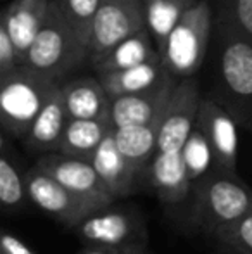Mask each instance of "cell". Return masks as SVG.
Here are the masks:
<instances>
[{
    "label": "cell",
    "mask_w": 252,
    "mask_h": 254,
    "mask_svg": "<svg viewBox=\"0 0 252 254\" xmlns=\"http://www.w3.org/2000/svg\"><path fill=\"white\" fill-rule=\"evenodd\" d=\"M92 164L104 180L105 187L111 190L114 199H125L137 190L138 173L133 164L123 156L116 144L114 128L101 142L99 149L92 157Z\"/></svg>",
    "instance_id": "15"
},
{
    "label": "cell",
    "mask_w": 252,
    "mask_h": 254,
    "mask_svg": "<svg viewBox=\"0 0 252 254\" xmlns=\"http://www.w3.org/2000/svg\"><path fill=\"white\" fill-rule=\"evenodd\" d=\"M49 7L50 0H12L0 16L23 61L47 19Z\"/></svg>",
    "instance_id": "17"
},
{
    "label": "cell",
    "mask_w": 252,
    "mask_h": 254,
    "mask_svg": "<svg viewBox=\"0 0 252 254\" xmlns=\"http://www.w3.org/2000/svg\"><path fill=\"white\" fill-rule=\"evenodd\" d=\"M24 177L31 204L71 230L90 213L102 207L78 195L38 166L28 168Z\"/></svg>",
    "instance_id": "6"
},
{
    "label": "cell",
    "mask_w": 252,
    "mask_h": 254,
    "mask_svg": "<svg viewBox=\"0 0 252 254\" xmlns=\"http://www.w3.org/2000/svg\"><path fill=\"white\" fill-rule=\"evenodd\" d=\"M0 254H35V253L23 241H19L16 235L9 234V232H3L2 241H0Z\"/></svg>",
    "instance_id": "30"
},
{
    "label": "cell",
    "mask_w": 252,
    "mask_h": 254,
    "mask_svg": "<svg viewBox=\"0 0 252 254\" xmlns=\"http://www.w3.org/2000/svg\"><path fill=\"white\" fill-rule=\"evenodd\" d=\"M35 166L52 175L55 180L76 192L78 195L99 204V206H107V204L116 202L114 195L105 187L104 180L97 173L92 161L66 156L61 152H49L44 154L35 163Z\"/></svg>",
    "instance_id": "10"
},
{
    "label": "cell",
    "mask_w": 252,
    "mask_h": 254,
    "mask_svg": "<svg viewBox=\"0 0 252 254\" xmlns=\"http://www.w3.org/2000/svg\"><path fill=\"white\" fill-rule=\"evenodd\" d=\"M211 3L199 0L183 14L159 52L164 67L178 80L194 76L201 67L211 35Z\"/></svg>",
    "instance_id": "4"
},
{
    "label": "cell",
    "mask_w": 252,
    "mask_h": 254,
    "mask_svg": "<svg viewBox=\"0 0 252 254\" xmlns=\"http://www.w3.org/2000/svg\"><path fill=\"white\" fill-rule=\"evenodd\" d=\"M225 21L252 42V0H225Z\"/></svg>",
    "instance_id": "27"
},
{
    "label": "cell",
    "mask_w": 252,
    "mask_h": 254,
    "mask_svg": "<svg viewBox=\"0 0 252 254\" xmlns=\"http://www.w3.org/2000/svg\"><path fill=\"white\" fill-rule=\"evenodd\" d=\"M201 99L199 81L194 76L178 80L164 111L157 138V152L182 151L197 123Z\"/></svg>",
    "instance_id": "9"
},
{
    "label": "cell",
    "mask_w": 252,
    "mask_h": 254,
    "mask_svg": "<svg viewBox=\"0 0 252 254\" xmlns=\"http://www.w3.org/2000/svg\"><path fill=\"white\" fill-rule=\"evenodd\" d=\"M169 71L164 67L161 59L149 61V63L138 64V66L128 67L121 71H112V73L97 74L101 83L104 85L109 97H121L128 94H137V92L147 90L154 87L155 83L168 76Z\"/></svg>",
    "instance_id": "21"
},
{
    "label": "cell",
    "mask_w": 252,
    "mask_h": 254,
    "mask_svg": "<svg viewBox=\"0 0 252 254\" xmlns=\"http://www.w3.org/2000/svg\"><path fill=\"white\" fill-rule=\"evenodd\" d=\"M164 206H182L192 197V184L182 151L155 152L140 173V180Z\"/></svg>",
    "instance_id": "12"
},
{
    "label": "cell",
    "mask_w": 252,
    "mask_h": 254,
    "mask_svg": "<svg viewBox=\"0 0 252 254\" xmlns=\"http://www.w3.org/2000/svg\"><path fill=\"white\" fill-rule=\"evenodd\" d=\"M251 209L252 189L237 173L212 168L192 187L190 221L209 235Z\"/></svg>",
    "instance_id": "3"
},
{
    "label": "cell",
    "mask_w": 252,
    "mask_h": 254,
    "mask_svg": "<svg viewBox=\"0 0 252 254\" xmlns=\"http://www.w3.org/2000/svg\"><path fill=\"white\" fill-rule=\"evenodd\" d=\"M144 30L147 26L142 0H101L88 45V63H95L119 42Z\"/></svg>",
    "instance_id": "7"
},
{
    "label": "cell",
    "mask_w": 252,
    "mask_h": 254,
    "mask_svg": "<svg viewBox=\"0 0 252 254\" xmlns=\"http://www.w3.org/2000/svg\"><path fill=\"white\" fill-rule=\"evenodd\" d=\"M162 118H164V114L152 120L151 123L114 128L116 144H118L119 151L123 152V156L137 170L138 180H140V173L144 171V168L152 159V156L157 152V138Z\"/></svg>",
    "instance_id": "20"
},
{
    "label": "cell",
    "mask_w": 252,
    "mask_h": 254,
    "mask_svg": "<svg viewBox=\"0 0 252 254\" xmlns=\"http://www.w3.org/2000/svg\"><path fill=\"white\" fill-rule=\"evenodd\" d=\"M9 135L2 133V147H0V207L2 213L16 214L26 209L30 195L26 189V177L21 171L14 152L10 151Z\"/></svg>",
    "instance_id": "19"
},
{
    "label": "cell",
    "mask_w": 252,
    "mask_h": 254,
    "mask_svg": "<svg viewBox=\"0 0 252 254\" xmlns=\"http://www.w3.org/2000/svg\"><path fill=\"white\" fill-rule=\"evenodd\" d=\"M221 76L230 97L239 106L233 114L247 125V114H252V42L235 26L223 21Z\"/></svg>",
    "instance_id": "8"
},
{
    "label": "cell",
    "mask_w": 252,
    "mask_h": 254,
    "mask_svg": "<svg viewBox=\"0 0 252 254\" xmlns=\"http://www.w3.org/2000/svg\"><path fill=\"white\" fill-rule=\"evenodd\" d=\"M221 253H223V254H252V253L237 251V249H226V248H221Z\"/></svg>",
    "instance_id": "31"
},
{
    "label": "cell",
    "mask_w": 252,
    "mask_h": 254,
    "mask_svg": "<svg viewBox=\"0 0 252 254\" xmlns=\"http://www.w3.org/2000/svg\"><path fill=\"white\" fill-rule=\"evenodd\" d=\"M62 97L69 120H111V97L99 76L64 81Z\"/></svg>",
    "instance_id": "16"
},
{
    "label": "cell",
    "mask_w": 252,
    "mask_h": 254,
    "mask_svg": "<svg viewBox=\"0 0 252 254\" xmlns=\"http://www.w3.org/2000/svg\"><path fill=\"white\" fill-rule=\"evenodd\" d=\"M62 83L17 64L0 74V123L10 138L23 140L52 92Z\"/></svg>",
    "instance_id": "1"
},
{
    "label": "cell",
    "mask_w": 252,
    "mask_h": 254,
    "mask_svg": "<svg viewBox=\"0 0 252 254\" xmlns=\"http://www.w3.org/2000/svg\"><path fill=\"white\" fill-rule=\"evenodd\" d=\"M78 254H154L147 244H126L111 248H85Z\"/></svg>",
    "instance_id": "29"
},
{
    "label": "cell",
    "mask_w": 252,
    "mask_h": 254,
    "mask_svg": "<svg viewBox=\"0 0 252 254\" xmlns=\"http://www.w3.org/2000/svg\"><path fill=\"white\" fill-rule=\"evenodd\" d=\"M67 121H69V116H67L66 106H64L61 85L52 92V95L42 107V111L35 118L28 133L21 142L28 151L35 154L57 152Z\"/></svg>",
    "instance_id": "14"
},
{
    "label": "cell",
    "mask_w": 252,
    "mask_h": 254,
    "mask_svg": "<svg viewBox=\"0 0 252 254\" xmlns=\"http://www.w3.org/2000/svg\"><path fill=\"white\" fill-rule=\"evenodd\" d=\"M142 2H144L145 26L154 40L157 52H161L173 28L199 0H142Z\"/></svg>",
    "instance_id": "23"
},
{
    "label": "cell",
    "mask_w": 252,
    "mask_h": 254,
    "mask_svg": "<svg viewBox=\"0 0 252 254\" xmlns=\"http://www.w3.org/2000/svg\"><path fill=\"white\" fill-rule=\"evenodd\" d=\"M219 248L252 253V209L212 234Z\"/></svg>",
    "instance_id": "26"
},
{
    "label": "cell",
    "mask_w": 252,
    "mask_h": 254,
    "mask_svg": "<svg viewBox=\"0 0 252 254\" xmlns=\"http://www.w3.org/2000/svg\"><path fill=\"white\" fill-rule=\"evenodd\" d=\"M195 125L204 131L211 145L214 168L237 173L239 135H237V123L232 113L212 99H201Z\"/></svg>",
    "instance_id": "11"
},
{
    "label": "cell",
    "mask_w": 252,
    "mask_h": 254,
    "mask_svg": "<svg viewBox=\"0 0 252 254\" xmlns=\"http://www.w3.org/2000/svg\"><path fill=\"white\" fill-rule=\"evenodd\" d=\"M178 78L171 73L147 90L111 99V121L114 128L151 123L164 114Z\"/></svg>",
    "instance_id": "13"
},
{
    "label": "cell",
    "mask_w": 252,
    "mask_h": 254,
    "mask_svg": "<svg viewBox=\"0 0 252 254\" xmlns=\"http://www.w3.org/2000/svg\"><path fill=\"white\" fill-rule=\"evenodd\" d=\"M182 156L183 161H185L187 173H189L192 187L197 185L214 168V156H212L211 145H209L204 131L197 125L194 127L189 138L183 144Z\"/></svg>",
    "instance_id": "24"
},
{
    "label": "cell",
    "mask_w": 252,
    "mask_h": 254,
    "mask_svg": "<svg viewBox=\"0 0 252 254\" xmlns=\"http://www.w3.org/2000/svg\"><path fill=\"white\" fill-rule=\"evenodd\" d=\"M73 30L76 31L78 38L85 45H90L92 28L101 0H55Z\"/></svg>",
    "instance_id": "25"
},
{
    "label": "cell",
    "mask_w": 252,
    "mask_h": 254,
    "mask_svg": "<svg viewBox=\"0 0 252 254\" xmlns=\"http://www.w3.org/2000/svg\"><path fill=\"white\" fill-rule=\"evenodd\" d=\"M85 248L149 244L144 214L135 206H102L73 228Z\"/></svg>",
    "instance_id": "5"
},
{
    "label": "cell",
    "mask_w": 252,
    "mask_h": 254,
    "mask_svg": "<svg viewBox=\"0 0 252 254\" xmlns=\"http://www.w3.org/2000/svg\"><path fill=\"white\" fill-rule=\"evenodd\" d=\"M154 40L147 30L119 42L118 45L107 51L102 57H99L95 63H92V67L97 71V74L112 73V71H121L128 67L138 66V64L149 63V61L161 59Z\"/></svg>",
    "instance_id": "18"
},
{
    "label": "cell",
    "mask_w": 252,
    "mask_h": 254,
    "mask_svg": "<svg viewBox=\"0 0 252 254\" xmlns=\"http://www.w3.org/2000/svg\"><path fill=\"white\" fill-rule=\"evenodd\" d=\"M88 61V47L64 17L57 2L50 0L47 19L30 45L23 64L64 83L66 76Z\"/></svg>",
    "instance_id": "2"
},
{
    "label": "cell",
    "mask_w": 252,
    "mask_h": 254,
    "mask_svg": "<svg viewBox=\"0 0 252 254\" xmlns=\"http://www.w3.org/2000/svg\"><path fill=\"white\" fill-rule=\"evenodd\" d=\"M17 64H23V59L17 52L7 26L0 21V74L10 71Z\"/></svg>",
    "instance_id": "28"
},
{
    "label": "cell",
    "mask_w": 252,
    "mask_h": 254,
    "mask_svg": "<svg viewBox=\"0 0 252 254\" xmlns=\"http://www.w3.org/2000/svg\"><path fill=\"white\" fill-rule=\"evenodd\" d=\"M112 128L111 120H69L57 152L92 161L101 142Z\"/></svg>",
    "instance_id": "22"
}]
</instances>
